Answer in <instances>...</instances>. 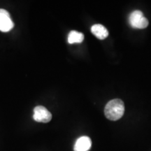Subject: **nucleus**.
Here are the masks:
<instances>
[{"instance_id":"obj_2","label":"nucleus","mask_w":151,"mask_h":151,"mask_svg":"<svg viewBox=\"0 0 151 151\" xmlns=\"http://www.w3.org/2000/svg\"><path fill=\"white\" fill-rule=\"evenodd\" d=\"M129 22L130 25L135 29H145L148 27V20L143 16L141 11H134L129 16Z\"/></svg>"},{"instance_id":"obj_5","label":"nucleus","mask_w":151,"mask_h":151,"mask_svg":"<svg viewBox=\"0 0 151 151\" xmlns=\"http://www.w3.org/2000/svg\"><path fill=\"white\" fill-rule=\"evenodd\" d=\"M92 146V141L90 137L83 136L78 138L76 141L73 150L74 151H88Z\"/></svg>"},{"instance_id":"obj_7","label":"nucleus","mask_w":151,"mask_h":151,"mask_svg":"<svg viewBox=\"0 0 151 151\" xmlns=\"http://www.w3.org/2000/svg\"><path fill=\"white\" fill-rule=\"evenodd\" d=\"M84 40V35L83 34L79 32L75 31H71L69 32V35H68V43L70 44H73V43H80L83 42Z\"/></svg>"},{"instance_id":"obj_4","label":"nucleus","mask_w":151,"mask_h":151,"mask_svg":"<svg viewBox=\"0 0 151 151\" xmlns=\"http://www.w3.org/2000/svg\"><path fill=\"white\" fill-rule=\"evenodd\" d=\"M14 22L11 20L10 14L6 10L0 9V31L2 32H8L13 29Z\"/></svg>"},{"instance_id":"obj_3","label":"nucleus","mask_w":151,"mask_h":151,"mask_svg":"<svg viewBox=\"0 0 151 151\" xmlns=\"http://www.w3.org/2000/svg\"><path fill=\"white\" fill-rule=\"evenodd\" d=\"M33 118L37 122L46 123L51 120L52 114L44 106H38L34 109Z\"/></svg>"},{"instance_id":"obj_6","label":"nucleus","mask_w":151,"mask_h":151,"mask_svg":"<svg viewBox=\"0 0 151 151\" xmlns=\"http://www.w3.org/2000/svg\"><path fill=\"white\" fill-rule=\"evenodd\" d=\"M91 32L99 39H104L108 37L109 32L104 26L101 24H96L92 26Z\"/></svg>"},{"instance_id":"obj_1","label":"nucleus","mask_w":151,"mask_h":151,"mask_svg":"<svg viewBox=\"0 0 151 151\" xmlns=\"http://www.w3.org/2000/svg\"><path fill=\"white\" fill-rule=\"evenodd\" d=\"M124 113V105L123 101L120 99L111 100L106 105L104 114L109 120L116 121L120 119Z\"/></svg>"}]
</instances>
